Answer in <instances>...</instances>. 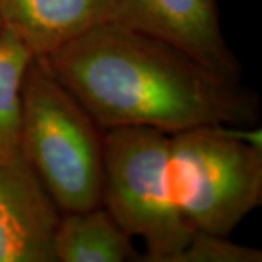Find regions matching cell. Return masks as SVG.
I'll use <instances>...</instances> for the list:
<instances>
[{"instance_id": "1", "label": "cell", "mask_w": 262, "mask_h": 262, "mask_svg": "<svg viewBox=\"0 0 262 262\" xmlns=\"http://www.w3.org/2000/svg\"><path fill=\"white\" fill-rule=\"evenodd\" d=\"M41 58L102 130L149 127L173 134L203 125L248 127L258 120V99L239 82L115 22Z\"/></svg>"}, {"instance_id": "2", "label": "cell", "mask_w": 262, "mask_h": 262, "mask_svg": "<svg viewBox=\"0 0 262 262\" xmlns=\"http://www.w3.org/2000/svg\"><path fill=\"white\" fill-rule=\"evenodd\" d=\"M19 149L61 213L102 206L103 130L41 57L24 77Z\"/></svg>"}, {"instance_id": "3", "label": "cell", "mask_w": 262, "mask_h": 262, "mask_svg": "<svg viewBox=\"0 0 262 262\" xmlns=\"http://www.w3.org/2000/svg\"><path fill=\"white\" fill-rule=\"evenodd\" d=\"M168 182L195 232L229 236L262 201V130L220 124L170 134Z\"/></svg>"}, {"instance_id": "4", "label": "cell", "mask_w": 262, "mask_h": 262, "mask_svg": "<svg viewBox=\"0 0 262 262\" xmlns=\"http://www.w3.org/2000/svg\"><path fill=\"white\" fill-rule=\"evenodd\" d=\"M169 139L149 127L103 130L102 206L131 237L143 239L140 261L172 262L195 232L169 189Z\"/></svg>"}, {"instance_id": "5", "label": "cell", "mask_w": 262, "mask_h": 262, "mask_svg": "<svg viewBox=\"0 0 262 262\" xmlns=\"http://www.w3.org/2000/svg\"><path fill=\"white\" fill-rule=\"evenodd\" d=\"M114 22L166 41L239 82V61L223 37L217 0H115Z\"/></svg>"}, {"instance_id": "6", "label": "cell", "mask_w": 262, "mask_h": 262, "mask_svg": "<svg viewBox=\"0 0 262 262\" xmlns=\"http://www.w3.org/2000/svg\"><path fill=\"white\" fill-rule=\"evenodd\" d=\"M60 214L20 149L0 158V262H56Z\"/></svg>"}, {"instance_id": "7", "label": "cell", "mask_w": 262, "mask_h": 262, "mask_svg": "<svg viewBox=\"0 0 262 262\" xmlns=\"http://www.w3.org/2000/svg\"><path fill=\"white\" fill-rule=\"evenodd\" d=\"M114 19L115 0H0V27L34 57H47Z\"/></svg>"}, {"instance_id": "8", "label": "cell", "mask_w": 262, "mask_h": 262, "mask_svg": "<svg viewBox=\"0 0 262 262\" xmlns=\"http://www.w3.org/2000/svg\"><path fill=\"white\" fill-rule=\"evenodd\" d=\"M58 262L140 261L131 236L103 206L61 213L53 236Z\"/></svg>"}, {"instance_id": "9", "label": "cell", "mask_w": 262, "mask_h": 262, "mask_svg": "<svg viewBox=\"0 0 262 262\" xmlns=\"http://www.w3.org/2000/svg\"><path fill=\"white\" fill-rule=\"evenodd\" d=\"M32 58L34 54L13 32L0 27V158L19 150L22 86Z\"/></svg>"}, {"instance_id": "10", "label": "cell", "mask_w": 262, "mask_h": 262, "mask_svg": "<svg viewBox=\"0 0 262 262\" xmlns=\"http://www.w3.org/2000/svg\"><path fill=\"white\" fill-rule=\"evenodd\" d=\"M256 248L234 244L229 236L194 232L187 246L172 262H261Z\"/></svg>"}]
</instances>
